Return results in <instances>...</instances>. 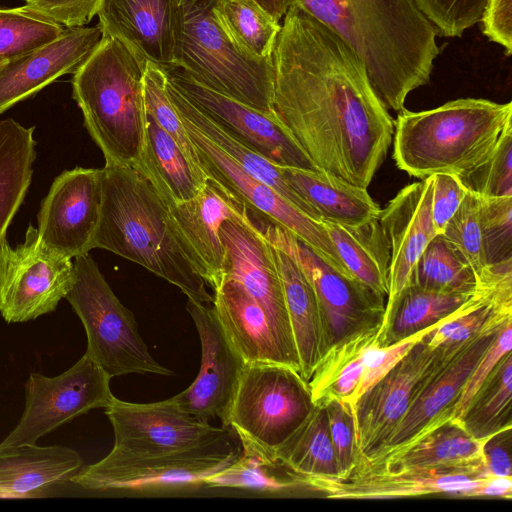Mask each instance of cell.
Returning <instances> with one entry per match:
<instances>
[{"mask_svg": "<svg viewBox=\"0 0 512 512\" xmlns=\"http://www.w3.org/2000/svg\"><path fill=\"white\" fill-rule=\"evenodd\" d=\"M283 17L271 56L272 113L319 170L367 189L394 120L348 44L299 5Z\"/></svg>", "mask_w": 512, "mask_h": 512, "instance_id": "6da1fadb", "label": "cell"}, {"mask_svg": "<svg viewBox=\"0 0 512 512\" xmlns=\"http://www.w3.org/2000/svg\"><path fill=\"white\" fill-rule=\"evenodd\" d=\"M332 30L363 61L387 110L400 112L410 92L427 84L440 49L414 0H286Z\"/></svg>", "mask_w": 512, "mask_h": 512, "instance_id": "7a4b0ae2", "label": "cell"}, {"mask_svg": "<svg viewBox=\"0 0 512 512\" xmlns=\"http://www.w3.org/2000/svg\"><path fill=\"white\" fill-rule=\"evenodd\" d=\"M102 169V206L92 247L135 262L178 287L187 298L212 304L213 296L185 252L168 205L132 165Z\"/></svg>", "mask_w": 512, "mask_h": 512, "instance_id": "3957f363", "label": "cell"}, {"mask_svg": "<svg viewBox=\"0 0 512 512\" xmlns=\"http://www.w3.org/2000/svg\"><path fill=\"white\" fill-rule=\"evenodd\" d=\"M512 103L460 98L425 111L401 110L394 121V160L419 179L457 176L484 161L511 123Z\"/></svg>", "mask_w": 512, "mask_h": 512, "instance_id": "277c9868", "label": "cell"}, {"mask_svg": "<svg viewBox=\"0 0 512 512\" xmlns=\"http://www.w3.org/2000/svg\"><path fill=\"white\" fill-rule=\"evenodd\" d=\"M146 63L119 39L103 36L73 73V99L107 165H133L142 152Z\"/></svg>", "mask_w": 512, "mask_h": 512, "instance_id": "5b68a950", "label": "cell"}, {"mask_svg": "<svg viewBox=\"0 0 512 512\" xmlns=\"http://www.w3.org/2000/svg\"><path fill=\"white\" fill-rule=\"evenodd\" d=\"M217 0H178L174 64L199 83L272 114V59L241 49L220 24Z\"/></svg>", "mask_w": 512, "mask_h": 512, "instance_id": "8992f818", "label": "cell"}, {"mask_svg": "<svg viewBox=\"0 0 512 512\" xmlns=\"http://www.w3.org/2000/svg\"><path fill=\"white\" fill-rule=\"evenodd\" d=\"M314 408L308 381L297 370L246 363L225 427L234 431L242 449L277 463L276 452Z\"/></svg>", "mask_w": 512, "mask_h": 512, "instance_id": "52a82bcc", "label": "cell"}, {"mask_svg": "<svg viewBox=\"0 0 512 512\" xmlns=\"http://www.w3.org/2000/svg\"><path fill=\"white\" fill-rule=\"evenodd\" d=\"M73 259L76 278L65 298L84 326V354L111 378L134 373L173 375L150 354L133 312L114 294L91 255Z\"/></svg>", "mask_w": 512, "mask_h": 512, "instance_id": "ba28073f", "label": "cell"}, {"mask_svg": "<svg viewBox=\"0 0 512 512\" xmlns=\"http://www.w3.org/2000/svg\"><path fill=\"white\" fill-rule=\"evenodd\" d=\"M250 218L273 246L294 259L311 283L320 311L323 355L331 347L354 337L379 331L385 314V296L333 269L282 227L252 216Z\"/></svg>", "mask_w": 512, "mask_h": 512, "instance_id": "9c48e42d", "label": "cell"}, {"mask_svg": "<svg viewBox=\"0 0 512 512\" xmlns=\"http://www.w3.org/2000/svg\"><path fill=\"white\" fill-rule=\"evenodd\" d=\"M241 450L229 436L193 450L142 458H110L83 466L71 483L93 492H159L203 485L205 479L234 462Z\"/></svg>", "mask_w": 512, "mask_h": 512, "instance_id": "30bf717a", "label": "cell"}, {"mask_svg": "<svg viewBox=\"0 0 512 512\" xmlns=\"http://www.w3.org/2000/svg\"><path fill=\"white\" fill-rule=\"evenodd\" d=\"M179 117L193 144L198 164L207 177L218 182L237 198L250 216L282 227L311 248L333 269L353 277L320 221L304 214L271 187L251 176L193 123L181 115Z\"/></svg>", "mask_w": 512, "mask_h": 512, "instance_id": "8fae6325", "label": "cell"}, {"mask_svg": "<svg viewBox=\"0 0 512 512\" xmlns=\"http://www.w3.org/2000/svg\"><path fill=\"white\" fill-rule=\"evenodd\" d=\"M110 380L111 377L85 354L57 376L30 373L24 385L23 414L0 443V453L35 445L42 436L74 418L105 408L113 396Z\"/></svg>", "mask_w": 512, "mask_h": 512, "instance_id": "7c38bea8", "label": "cell"}, {"mask_svg": "<svg viewBox=\"0 0 512 512\" xmlns=\"http://www.w3.org/2000/svg\"><path fill=\"white\" fill-rule=\"evenodd\" d=\"M75 278L72 258L45 246L31 225L15 248L7 238L0 242V314L7 323L55 311Z\"/></svg>", "mask_w": 512, "mask_h": 512, "instance_id": "4fadbf2b", "label": "cell"}, {"mask_svg": "<svg viewBox=\"0 0 512 512\" xmlns=\"http://www.w3.org/2000/svg\"><path fill=\"white\" fill-rule=\"evenodd\" d=\"M114 433L110 458H142L169 455L201 448L230 435L228 427H217L193 417L169 399L133 403L112 396L104 408Z\"/></svg>", "mask_w": 512, "mask_h": 512, "instance_id": "5bb4252c", "label": "cell"}, {"mask_svg": "<svg viewBox=\"0 0 512 512\" xmlns=\"http://www.w3.org/2000/svg\"><path fill=\"white\" fill-rule=\"evenodd\" d=\"M453 355L431 348L421 338L381 380L358 398L352 408L363 460L374 459L386 446L420 387Z\"/></svg>", "mask_w": 512, "mask_h": 512, "instance_id": "9a60e30c", "label": "cell"}, {"mask_svg": "<svg viewBox=\"0 0 512 512\" xmlns=\"http://www.w3.org/2000/svg\"><path fill=\"white\" fill-rule=\"evenodd\" d=\"M162 69L186 98L248 148L281 167L319 170L274 115L206 87L179 66Z\"/></svg>", "mask_w": 512, "mask_h": 512, "instance_id": "2e32d148", "label": "cell"}, {"mask_svg": "<svg viewBox=\"0 0 512 512\" xmlns=\"http://www.w3.org/2000/svg\"><path fill=\"white\" fill-rule=\"evenodd\" d=\"M186 309L199 335L201 364L195 380L170 400L181 411L225 427L246 362L225 334L212 304L188 298Z\"/></svg>", "mask_w": 512, "mask_h": 512, "instance_id": "e0dca14e", "label": "cell"}, {"mask_svg": "<svg viewBox=\"0 0 512 512\" xmlns=\"http://www.w3.org/2000/svg\"><path fill=\"white\" fill-rule=\"evenodd\" d=\"M220 237L226 250L224 278L244 286L266 313L283 346L299 361L273 246L248 211L225 220Z\"/></svg>", "mask_w": 512, "mask_h": 512, "instance_id": "ac0fdd59", "label": "cell"}, {"mask_svg": "<svg viewBox=\"0 0 512 512\" xmlns=\"http://www.w3.org/2000/svg\"><path fill=\"white\" fill-rule=\"evenodd\" d=\"M102 206V169L64 170L50 186L37 215L38 236L70 258L89 253Z\"/></svg>", "mask_w": 512, "mask_h": 512, "instance_id": "d6986e66", "label": "cell"}, {"mask_svg": "<svg viewBox=\"0 0 512 512\" xmlns=\"http://www.w3.org/2000/svg\"><path fill=\"white\" fill-rule=\"evenodd\" d=\"M503 325L487 329L469 340L426 379L386 446L370 461L409 446L434 427L451 419L464 384Z\"/></svg>", "mask_w": 512, "mask_h": 512, "instance_id": "ffe728a7", "label": "cell"}, {"mask_svg": "<svg viewBox=\"0 0 512 512\" xmlns=\"http://www.w3.org/2000/svg\"><path fill=\"white\" fill-rule=\"evenodd\" d=\"M289 474L300 488L317 492L326 498L350 500L396 499L430 494L480 497L486 478L438 470L387 472L363 467H356L345 478Z\"/></svg>", "mask_w": 512, "mask_h": 512, "instance_id": "44dd1931", "label": "cell"}, {"mask_svg": "<svg viewBox=\"0 0 512 512\" xmlns=\"http://www.w3.org/2000/svg\"><path fill=\"white\" fill-rule=\"evenodd\" d=\"M172 226L206 284L214 289L223 279L226 250L221 224L247 212L245 206L215 180L207 177L201 191L180 203L166 202Z\"/></svg>", "mask_w": 512, "mask_h": 512, "instance_id": "7402d4cb", "label": "cell"}, {"mask_svg": "<svg viewBox=\"0 0 512 512\" xmlns=\"http://www.w3.org/2000/svg\"><path fill=\"white\" fill-rule=\"evenodd\" d=\"M103 37L99 25L65 28L54 40L0 64V114L74 73Z\"/></svg>", "mask_w": 512, "mask_h": 512, "instance_id": "603a6c76", "label": "cell"}, {"mask_svg": "<svg viewBox=\"0 0 512 512\" xmlns=\"http://www.w3.org/2000/svg\"><path fill=\"white\" fill-rule=\"evenodd\" d=\"M433 184L431 175L405 186L378 216L389 254L386 305L409 284L419 257L438 235L431 212Z\"/></svg>", "mask_w": 512, "mask_h": 512, "instance_id": "cb8c5ba5", "label": "cell"}, {"mask_svg": "<svg viewBox=\"0 0 512 512\" xmlns=\"http://www.w3.org/2000/svg\"><path fill=\"white\" fill-rule=\"evenodd\" d=\"M177 12L178 0H101L97 16L103 36L165 67L174 64Z\"/></svg>", "mask_w": 512, "mask_h": 512, "instance_id": "d4e9b609", "label": "cell"}, {"mask_svg": "<svg viewBox=\"0 0 512 512\" xmlns=\"http://www.w3.org/2000/svg\"><path fill=\"white\" fill-rule=\"evenodd\" d=\"M218 320L246 363H274L300 373V363L283 346L266 313L244 286L224 278L214 289Z\"/></svg>", "mask_w": 512, "mask_h": 512, "instance_id": "484cf974", "label": "cell"}, {"mask_svg": "<svg viewBox=\"0 0 512 512\" xmlns=\"http://www.w3.org/2000/svg\"><path fill=\"white\" fill-rule=\"evenodd\" d=\"M483 443L473 438L455 419H448L409 446L357 467L375 471L438 470L486 477Z\"/></svg>", "mask_w": 512, "mask_h": 512, "instance_id": "4316f807", "label": "cell"}, {"mask_svg": "<svg viewBox=\"0 0 512 512\" xmlns=\"http://www.w3.org/2000/svg\"><path fill=\"white\" fill-rule=\"evenodd\" d=\"M84 466L81 455L61 445H29L0 453V499L46 497Z\"/></svg>", "mask_w": 512, "mask_h": 512, "instance_id": "83f0119b", "label": "cell"}, {"mask_svg": "<svg viewBox=\"0 0 512 512\" xmlns=\"http://www.w3.org/2000/svg\"><path fill=\"white\" fill-rule=\"evenodd\" d=\"M289 185L328 220L349 227L363 226L378 218L381 209L366 188L322 170L281 167Z\"/></svg>", "mask_w": 512, "mask_h": 512, "instance_id": "f1b7e54d", "label": "cell"}, {"mask_svg": "<svg viewBox=\"0 0 512 512\" xmlns=\"http://www.w3.org/2000/svg\"><path fill=\"white\" fill-rule=\"evenodd\" d=\"M132 166L152 182L166 202L180 203L194 198L207 180L205 173L190 162L147 111L143 149Z\"/></svg>", "mask_w": 512, "mask_h": 512, "instance_id": "f546056e", "label": "cell"}, {"mask_svg": "<svg viewBox=\"0 0 512 512\" xmlns=\"http://www.w3.org/2000/svg\"><path fill=\"white\" fill-rule=\"evenodd\" d=\"M273 249L298 353L300 374L308 381L323 356L317 298L311 283L294 259L275 246Z\"/></svg>", "mask_w": 512, "mask_h": 512, "instance_id": "4dcf8cb0", "label": "cell"}, {"mask_svg": "<svg viewBox=\"0 0 512 512\" xmlns=\"http://www.w3.org/2000/svg\"><path fill=\"white\" fill-rule=\"evenodd\" d=\"M166 88L179 115L193 123L251 176L271 187L304 214L320 221L318 213L286 181L281 166L275 165L231 136L186 98L167 78Z\"/></svg>", "mask_w": 512, "mask_h": 512, "instance_id": "1f68e13d", "label": "cell"}, {"mask_svg": "<svg viewBox=\"0 0 512 512\" xmlns=\"http://www.w3.org/2000/svg\"><path fill=\"white\" fill-rule=\"evenodd\" d=\"M472 295L435 292L409 283L386 305L376 345L391 346L432 328L452 315Z\"/></svg>", "mask_w": 512, "mask_h": 512, "instance_id": "d6a6232c", "label": "cell"}, {"mask_svg": "<svg viewBox=\"0 0 512 512\" xmlns=\"http://www.w3.org/2000/svg\"><path fill=\"white\" fill-rule=\"evenodd\" d=\"M35 127L12 118L0 119V242L21 206L36 159Z\"/></svg>", "mask_w": 512, "mask_h": 512, "instance_id": "836d02e7", "label": "cell"}, {"mask_svg": "<svg viewBox=\"0 0 512 512\" xmlns=\"http://www.w3.org/2000/svg\"><path fill=\"white\" fill-rule=\"evenodd\" d=\"M320 222L350 274L387 298L389 254L378 218L359 227Z\"/></svg>", "mask_w": 512, "mask_h": 512, "instance_id": "e575fe53", "label": "cell"}, {"mask_svg": "<svg viewBox=\"0 0 512 512\" xmlns=\"http://www.w3.org/2000/svg\"><path fill=\"white\" fill-rule=\"evenodd\" d=\"M378 332L354 337L331 347L322 356L308 380L315 405L332 399L355 404L364 374L365 353L376 342Z\"/></svg>", "mask_w": 512, "mask_h": 512, "instance_id": "d590c367", "label": "cell"}, {"mask_svg": "<svg viewBox=\"0 0 512 512\" xmlns=\"http://www.w3.org/2000/svg\"><path fill=\"white\" fill-rule=\"evenodd\" d=\"M275 459L293 475L339 477L324 405H315L310 416L276 452Z\"/></svg>", "mask_w": 512, "mask_h": 512, "instance_id": "8d00e7d4", "label": "cell"}, {"mask_svg": "<svg viewBox=\"0 0 512 512\" xmlns=\"http://www.w3.org/2000/svg\"><path fill=\"white\" fill-rule=\"evenodd\" d=\"M460 424L476 440L512 428V352L506 353L476 391Z\"/></svg>", "mask_w": 512, "mask_h": 512, "instance_id": "74e56055", "label": "cell"}, {"mask_svg": "<svg viewBox=\"0 0 512 512\" xmlns=\"http://www.w3.org/2000/svg\"><path fill=\"white\" fill-rule=\"evenodd\" d=\"M409 283L435 292L471 294L477 278L460 250L438 234L419 257Z\"/></svg>", "mask_w": 512, "mask_h": 512, "instance_id": "f35d334b", "label": "cell"}, {"mask_svg": "<svg viewBox=\"0 0 512 512\" xmlns=\"http://www.w3.org/2000/svg\"><path fill=\"white\" fill-rule=\"evenodd\" d=\"M214 12L241 49L256 58H271L281 24L255 0H217Z\"/></svg>", "mask_w": 512, "mask_h": 512, "instance_id": "ab89813d", "label": "cell"}, {"mask_svg": "<svg viewBox=\"0 0 512 512\" xmlns=\"http://www.w3.org/2000/svg\"><path fill=\"white\" fill-rule=\"evenodd\" d=\"M64 30L27 5L0 8V63L54 40Z\"/></svg>", "mask_w": 512, "mask_h": 512, "instance_id": "60d3db41", "label": "cell"}, {"mask_svg": "<svg viewBox=\"0 0 512 512\" xmlns=\"http://www.w3.org/2000/svg\"><path fill=\"white\" fill-rule=\"evenodd\" d=\"M278 466H280L278 463L251 450L242 449L234 462L207 477L203 486L245 489L263 493H280L300 488L288 473L284 477L275 472Z\"/></svg>", "mask_w": 512, "mask_h": 512, "instance_id": "b9f144b4", "label": "cell"}, {"mask_svg": "<svg viewBox=\"0 0 512 512\" xmlns=\"http://www.w3.org/2000/svg\"><path fill=\"white\" fill-rule=\"evenodd\" d=\"M479 222L488 268L512 272V196H480Z\"/></svg>", "mask_w": 512, "mask_h": 512, "instance_id": "7bdbcfd3", "label": "cell"}, {"mask_svg": "<svg viewBox=\"0 0 512 512\" xmlns=\"http://www.w3.org/2000/svg\"><path fill=\"white\" fill-rule=\"evenodd\" d=\"M459 177L469 191L482 197L512 196V123L489 156Z\"/></svg>", "mask_w": 512, "mask_h": 512, "instance_id": "ee69618b", "label": "cell"}, {"mask_svg": "<svg viewBox=\"0 0 512 512\" xmlns=\"http://www.w3.org/2000/svg\"><path fill=\"white\" fill-rule=\"evenodd\" d=\"M479 209L480 196L468 190L442 233L464 255L476 275L477 283L492 272L485 260Z\"/></svg>", "mask_w": 512, "mask_h": 512, "instance_id": "f6af8a7d", "label": "cell"}, {"mask_svg": "<svg viewBox=\"0 0 512 512\" xmlns=\"http://www.w3.org/2000/svg\"><path fill=\"white\" fill-rule=\"evenodd\" d=\"M144 100L146 111L158 126L176 141L190 162L201 169L193 144L170 100L165 73L162 67L150 62L146 63L144 74Z\"/></svg>", "mask_w": 512, "mask_h": 512, "instance_id": "bcb514c9", "label": "cell"}, {"mask_svg": "<svg viewBox=\"0 0 512 512\" xmlns=\"http://www.w3.org/2000/svg\"><path fill=\"white\" fill-rule=\"evenodd\" d=\"M436 35L461 37L480 22L488 0H414Z\"/></svg>", "mask_w": 512, "mask_h": 512, "instance_id": "7dc6e473", "label": "cell"}, {"mask_svg": "<svg viewBox=\"0 0 512 512\" xmlns=\"http://www.w3.org/2000/svg\"><path fill=\"white\" fill-rule=\"evenodd\" d=\"M323 405L328 417L339 477L345 478L363 460L356 439L353 406L336 399L329 400Z\"/></svg>", "mask_w": 512, "mask_h": 512, "instance_id": "c3c4849f", "label": "cell"}, {"mask_svg": "<svg viewBox=\"0 0 512 512\" xmlns=\"http://www.w3.org/2000/svg\"><path fill=\"white\" fill-rule=\"evenodd\" d=\"M512 348V319L500 329L497 337L483 354L471 374L453 407L451 419L459 420L472 397L480 388L499 360Z\"/></svg>", "mask_w": 512, "mask_h": 512, "instance_id": "681fc988", "label": "cell"}, {"mask_svg": "<svg viewBox=\"0 0 512 512\" xmlns=\"http://www.w3.org/2000/svg\"><path fill=\"white\" fill-rule=\"evenodd\" d=\"M432 328L391 346L378 347L376 342L371 344L366 350L364 357V374L358 391V398L381 380L411 347Z\"/></svg>", "mask_w": 512, "mask_h": 512, "instance_id": "f907efd6", "label": "cell"}, {"mask_svg": "<svg viewBox=\"0 0 512 512\" xmlns=\"http://www.w3.org/2000/svg\"><path fill=\"white\" fill-rule=\"evenodd\" d=\"M432 220L437 234H442L465 198L468 189L459 176L451 173L433 174Z\"/></svg>", "mask_w": 512, "mask_h": 512, "instance_id": "816d5d0a", "label": "cell"}, {"mask_svg": "<svg viewBox=\"0 0 512 512\" xmlns=\"http://www.w3.org/2000/svg\"><path fill=\"white\" fill-rule=\"evenodd\" d=\"M26 5L65 28L82 27L97 15L101 0H24Z\"/></svg>", "mask_w": 512, "mask_h": 512, "instance_id": "f5cc1de1", "label": "cell"}, {"mask_svg": "<svg viewBox=\"0 0 512 512\" xmlns=\"http://www.w3.org/2000/svg\"><path fill=\"white\" fill-rule=\"evenodd\" d=\"M483 34L512 53V0H488L481 20Z\"/></svg>", "mask_w": 512, "mask_h": 512, "instance_id": "db71d44e", "label": "cell"}, {"mask_svg": "<svg viewBox=\"0 0 512 512\" xmlns=\"http://www.w3.org/2000/svg\"><path fill=\"white\" fill-rule=\"evenodd\" d=\"M512 428L502 430L483 443L486 477H512Z\"/></svg>", "mask_w": 512, "mask_h": 512, "instance_id": "11a10c76", "label": "cell"}, {"mask_svg": "<svg viewBox=\"0 0 512 512\" xmlns=\"http://www.w3.org/2000/svg\"><path fill=\"white\" fill-rule=\"evenodd\" d=\"M275 20L280 21L287 11L286 0H255Z\"/></svg>", "mask_w": 512, "mask_h": 512, "instance_id": "9f6ffc18", "label": "cell"}, {"mask_svg": "<svg viewBox=\"0 0 512 512\" xmlns=\"http://www.w3.org/2000/svg\"><path fill=\"white\" fill-rule=\"evenodd\" d=\"M1 64V63H0Z\"/></svg>", "mask_w": 512, "mask_h": 512, "instance_id": "6f0895ef", "label": "cell"}]
</instances>
